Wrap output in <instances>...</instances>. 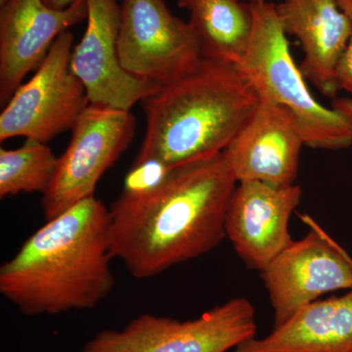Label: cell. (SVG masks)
Returning <instances> with one entry per match:
<instances>
[{
  "label": "cell",
  "instance_id": "obj_12",
  "mask_svg": "<svg viewBox=\"0 0 352 352\" xmlns=\"http://www.w3.org/2000/svg\"><path fill=\"white\" fill-rule=\"evenodd\" d=\"M305 146L288 109L261 99L258 108L223 151L237 180L289 186L295 184Z\"/></svg>",
  "mask_w": 352,
  "mask_h": 352
},
{
  "label": "cell",
  "instance_id": "obj_13",
  "mask_svg": "<svg viewBox=\"0 0 352 352\" xmlns=\"http://www.w3.org/2000/svg\"><path fill=\"white\" fill-rule=\"evenodd\" d=\"M87 18V0L64 9L43 0H7L0 11V101L6 104L58 36Z\"/></svg>",
  "mask_w": 352,
  "mask_h": 352
},
{
  "label": "cell",
  "instance_id": "obj_17",
  "mask_svg": "<svg viewBox=\"0 0 352 352\" xmlns=\"http://www.w3.org/2000/svg\"><path fill=\"white\" fill-rule=\"evenodd\" d=\"M58 159L45 143L27 139L17 149H0V198L20 193L43 194L57 168Z\"/></svg>",
  "mask_w": 352,
  "mask_h": 352
},
{
  "label": "cell",
  "instance_id": "obj_11",
  "mask_svg": "<svg viewBox=\"0 0 352 352\" xmlns=\"http://www.w3.org/2000/svg\"><path fill=\"white\" fill-rule=\"evenodd\" d=\"M298 185L238 182L226 220V237L247 267L261 272L292 242V214L300 205Z\"/></svg>",
  "mask_w": 352,
  "mask_h": 352
},
{
  "label": "cell",
  "instance_id": "obj_4",
  "mask_svg": "<svg viewBox=\"0 0 352 352\" xmlns=\"http://www.w3.org/2000/svg\"><path fill=\"white\" fill-rule=\"evenodd\" d=\"M254 29L249 47L238 65L261 99L288 109L298 122L305 146L342 150L352 145V99L336 97L325 107L308 89L296 67L274 3H252Z\"/></svg>",
  "mask_w": 352,
  "mask_h": 352
},
{
  "label": "cell",
  "instance_id": "obj_3",
  "mask_svg": "<svg viewBox=\"0 0 352 352\" xmlns=\"http://www.w3.org/2000/svg\"><path fill=\"white\" fill-rule=\"evenodd\" d=\"M259 102L239 65L203 58L141 101L146 131L132 166L171 170L223 153Z\"/></svg>",
  "mask_w": 352,
  "mask_h": 352
},
{
  "label": "cell",
  "instance_id": "obj_15",
  "mask_svg": "<svg viewBox=\"0 0 352 352\" xmlns=\"http://www.w3.org/2000/svg\"><path fill=\"white\" fill-rule=\"evenodd\" d=\"M232 352H352V289L305 305L270 335Z\"/></svg>",
  "mask_w": 352,
  "mask_h": 352
},
{
  "label": "cell",
  "instance_id": "obj_1",
  "mask_svg": "<svg viewBox=\"0 0 352 352\" xmlns=\"http://www.w3.org/2000/svg\"><path fill=\"white\" fill-rule=\"evenodd\" d=\"M237 184L220 153L171 168L146 186L124 188L109 208L113 258L146 279L212 251L226 237Z\"/></svg>",
  "mask_w": 352,
  "mask_h": 352
},
{
  "label": "cell",
  "instance_id": "obj_20",
  "mask_svg": "<svg viewBox=\"0 0 352 352\" xmlns=\"http://www.w3.org/2000/svg\"><path fill=\"white\" fill-rule=\"evenodd\" d=\"M340 8L352 20V0H337Z\"/></svg>",
  "mask_w": 352,
  "mask_h": 352
},
{
  "label": "cell",
  "instance_id": "obj_8",
  "mask_svg": "<svg viewBox=\"0 0 352 352\" xmlns=\"http://www.w3.org/2000/svg\"><path fill=\"white\" fill-rule=\"evenodd\" d=\"M118 53L129 75L161 87L203 59L193 27L173 15L164 0H122Z\"/></svg>",
  "mask_w": 352,
  "mask_h": 352
},
{
  "label": "cell",
  "instance_id": "obj_22",
  "mask_svg": "<svg viewBox=\"0 0 352 352\" xmlns=\"http://www.w3.org/2000/svg\"><path fill=\"white\" fill-rule=\"evenodd\" d=\"M250 3H261V2H264L265 0H248Z\"/></svg>",
  "mask_w": 352,
  "mask_h": 352
},
{
  "label": "cell",
  "instance_id": "obj_21",
  "mask_svg": "<svg viewBox=\"0 0 352 352\" xmlns=\"http://www.w3.org/2000/svg\"><path fill=\"white\" fill-rule=\"evenodd\" d=\"M194 1H197V0H178V6L180 8L186 9L187 7L190 6V4L193 3Z\"/></svg>",
  "mask_w": 352,
  "mask_h": 352
},
{
  "label": "cell",
  "instance_id": "obj_5",
  "mask_svg": "<svg viewBox=\"0 0 352 352\" xmlns=\"http://www.w3.org/2000/svg\"><path fill=\"white\" fill-rule=\"evenodd\" d=\"M256 335L251 302L234 298L192 320L139 315L124 328L97 333L82 352H232Z\"/></svg>",
  "mask_w": 352,
  "mask_h": 352
},
{
  "label": "cell",
  "instance_id": "obj_6",
  "mask_svg": "<svg viewBox=\"0 0 352 352\" xmlns=\"http://www.w3.org/2000/svg\"><path fill=\"white\" fill-rule=\"evenodd\" d=\"M74 46L71 32L60 34L36 74L14 92L0 115V142L20 136L46 144L73 129L90 105L85 85L72 71Z\"/></svg>",
  "mask_w": 352,
  "mask_h": 352
},
{
  "label": "cell",
  "instance_id": "obj_9",
  "mask_svg": "<svg viewBox=\"0 0 352 352\" xmlns=\"http://www.w3.org/2000/svg\"><path fill=\"white\" fill-rule=\"evenodd\" d=\"M309 230L293 241L263 271L274 327L298 309L339 289H352V258L310 217Z\"/></svg>",
  "mask_w": 352,
  "mask_h": 352
},
{
  "label": "cell",
  "instance_id": "obj_10",
  "mask_svg": "<svg viewBox=\"0 0 352 352\" xmlns=\"http://www.w3.org/2000/svg\"><path fill=\"white\" fill-rule=\"evenodd\" d=\"M87 28L72 52V71L96 107L131 111L161 85L129 75L120 63L118 43L120 6L118 0H87Z\"/></svg>",
  "mask_w": 352,
  "mask_h": 352
},
{
  "label": "cell",
  "instance_id": "obj_7",
  "mask_svg": "<svg viewBox=\"0 0 352 352\" xmlns=\"http://www.w3.org/2000/svg\"><path fill=\"white\" fill-rule=\"evenodd\" d=\"M136 120L131 111L89 105L72 129V138L50 186L43 194L46 220L94 196L104 173L131 145Z\"/></svg>",
  "mask_w": 352,
  "mask_h": 352
},
{
  "label": "cell",
  "instance_id": "obj_24",
  "mask_svg": "<svg viewBox=\"0 0 352 352\" xmlns=\"http://www.w3.org/2000/svg\"><path fill=\"white\" fill-rule=\"evenodd\" d=\"M351 182H352V170H351Z\"/></svg>",
  "mask_w": 352,
  "mask_h": 352
},
{
  "label": "cell",
  "instance_id": "obj_18",
  "mask_svg": "<svg viewBox=\"0 0 352 352\" xmlns=\"http://www.w3.org/2000/svg\"><path fill=\"white\" fill-rule=\"evenodd\" d=\"M336 78L340 90L352 94V34L336 69Z\"/></svg>",
  "mask_w": 352,
  "mask_h": 352
},
{
  "label": "cell",
  "instance_id": "obj_2",
  "mask_svg": "<svg viewBox=\"0 0 352 352\" xmlns=\"http://www.w3.org/2000/svg\"><path fill=\"white\" fill-rule=\"evenodd\" d=\"M110 212L95 196L50 220L0 267V293L27 316L92 309L115 287Z\"/></svg>",
  "mask_w": 352,
  "mask_h": 352
},
{
  "label": "cell",
  "instance_id": "obj_14",
  "mask_svg": "<svg viewBox=\"0 0 352 352\" xmlns=\"http://www.w3.org/2000/svg\"><path fill=\"white\" fill-rule=\"evenodd\" d=\"M275 8L284 32L302 46L305 80L335 99L340 90L336 69L351 38L352 20L337 0H283Z\"/></svg>",
  "mask_w": 352,
  "mask_h": 352
},
{
  "label": "cell",
  "instance_id": "obj_16",
  "mask_svg": "<svg viewBox=\"0 0 352 352\" xmlns=\"http://www.w3.org/2000/svg\"><path fill=\"white\" fill-rule=\"evenodd\" d=\"M186 9L203 58L238 63L252 38V3L242 0H197Z\"/></svg>",
  "mask_w": 352,
  "mask_h": 352
},
{
  "label": "cell",
  "instance_id": "obj_23",
  "mask_svg": "<svg viewBox=\"0 0 352 352\" xmlns=\"http://www.w3.org/2000/svg\"><path fill=\"white\" fill-rule=\"evenodd\" d=\"M7 2V0H0V7L3 6L4 4H6Z\"/></svg>",
  "mask_w": 352,
  "mask_h": 352
},
{
  "label": "cell",
  "instance_id": "obj_19",
  "mask_svg": "<svg viewBox=\"0 0 352 352\" xmlns=\"http://www.w3.org/2000/svg\"><path fill=\"white\" fill-rule=\"evenodd\" d=\"M46 6L54 9H64L74 3L76 0H43Z\"/></svg>",
  "mask_w": 352,
  "mask_h": 352
}]
</instances>
